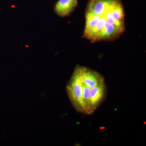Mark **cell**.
Wrapping results in <instances>:
<instances>
[{"mask_svg":"<svg viewBox=\"0 0 146 146\" xmlns=\"http://www.w3.org/2000/svg\"><path fill=\"white\" fill-rule=\"evenodd\" d=\"M74 73L77 75L80 81L89 88L104 83L103 77L96 71L83 66H76Z\"/></svg>","mask_w":146,"mask_h":146,"instance_id":"2","label":"cell"},{"mask_svg":"<svg viewBox=\"0 0 146 146\" xmlns=\"http://www.w3.org/2000/svg\"><path fill=\"white\" fill-rule=\"evenodd\" d=\"M82 88V82L75 73H73L66 86L67 94L74 108L83 113Z\"/></svg>","mask_w":146,"mask_h":146,"instance_id":"1","label":"cell"},{"mask_svg":"<svg viewBox=\"0 0 146 146\" xmlns=\"http://www.w3.org/2000/svg\"><path fill=\"white\" fill-rule=\"evenodd\" d=\"M106 95V86L104 83H102L90 89L89 94L90 106L92 112L99 106L104 100Z\"/></svg>","mask_w":146,"mask_h":146,"instance_id":"3","label":"cell"},{"mask_svg":"<svg viewBox=\"0 0 146 146\" xmlns=\"http://www.w3.org/2000/svg\"><path fill=\"white\" fill-rule=\"evenodd\" d=\"M78 4V0H58L55 5V12L60 17L68 16L74 10Z\"/></svg>","mask_w":146,"mask_h":146,"instance_id":"4","label":"cell"}]
</instances>
